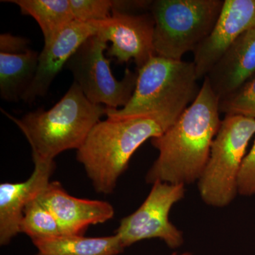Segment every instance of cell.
Wrapping results in <instances>:
<instances>
[{"label": "cell", "instance_id": "cell-11", "mask_svg": "<svg viewBox=\"0 0 255 255\" xmlns=\"http://www.w3.org/2000/svg\"><path fill=\"white\" fill-rule=\"evenodd\" d=\"M102 21L81 22L75 20L49 44L43 46L38 57L36 75L23 96V102L32 104L38 97L46 95L52 82L74 53L84 42L98 33Z\"/></svg>", "mask_w": 255, "mask_h": 255}, {"label": "cell", "instance_id": "cell-23", "mask_svg": "<svg viewBox=\"0 0 255 255\" xmlns=\"http://www.w3.org/2000/svg\"><path fill=\"white\" fill-rule=\"evenodd\" d=\"M170 255H192V254L191 253H189V252H185V253H179V254L177 253H174Z\"/></svg>", "mask_w": 255, "mask_h": 255}, {"label": "cell", "instance_id": "cell-8", "mask_svg": "<svg viewBox=\"0 0 255 255\" xmlns=\"http://www.w3.org/2000/svg\"><path fill=\"white\" fill-rule=\"evenodd\" d=\"M144 202L132 214L121 220L115 231L124 248L137 242L159 239L170 249L184 244V235L169 221V213L174 204L184 199L185 186L157 182Z\"/></svg>", "mask_w": 255, "mask_h": 255}, {"label": "cell", "instance_id": "cell-20", "mask_svg": "<svg viewBox=\"0 0 255 255\" xmlns=\"http://www.w3.org/2000/svg\"><path fill=\"white\" fill-rule=\"evenodd\" d=\"M70 2L75 21H105L112 14V0H70Z\"/></svg>", "mask_w": 255, "mask_h": 255}, {"label": "cell", "instance_id": "cell-14", "mask_svg": "<svg viewBox=\"0 0 255 255\" xmlns=\"http://www.w3.org/2000/svg\"><path fill=\"white\" fill-rule=\"evenodd\" d=\"M23 37L0 36V96L6 102L22 100L36 75L39 53Z\"/></svg>", "mask_w": 255, "mask_h": 255}, {"label": "cell", "instance_id": "cell-16", "mask_svg": "<svg viewBox=\"0 0 255 255\" xmlns=\"http://www.w3.org/2000/svg\"><path fill=\"white\" fill-rule=\"evenodd\" d=\"M32 243L36 255H118L125 250L116 234L97 238L62 235Z\"/></svg>", "mask_w": 255, "mask_h": 255}, {"label": "cell", "instance_id": "cell-12", "mask_svg": "<svg viewBox=\"0 0 255 255\" xmlns=\"http://www.w3.org/2000/svg\"><path fill=\"white\" fill-rule=\"evenodd\" d=\"M37 199L55 216L63 235L68 236H83L89 226L110 221L115 213L108 201L75 197L57 181L48 183Z\"/></svg>", "mask_w": 255, "mask_h": 255}, {"label": "cell", "instance_id": "cell-4", "mask_svg": "<svg viewBox=\"0 0 255 255\" xmlns=\"http://www.w3.org/2000/svg\"><path fill=\"white\" fill-rule=\"evenodd\" d=\"M193 62L154 55L140 69L132 97L125 107L107 108L108 118L154 113L182 114L200 91Z\"/></svg>", "mask_w": 255, "mask_h": 255}, {"label": "cell", "instance_id": "cell-1", "mask_svg": "<svg viewBox=\"0 0 255 255\" xmlns=\"http://www.w3.org/2000/svg\"><path fill=\"white\" fill-rule=\"evenodd\" d=\"M220 114L219 97L205 78L192 104L162 135L151 139L159 155L146 174V182H197L221 126Z\"/></svg>", "mask_w": 255, "mask_h": 255}, {"label": "cell", "instance_id": "cell-17", "mask_svg": "<svg viewBox=\"0 0 255 255\" xmlns=\"http://www.w3.org/2000/svg\"><path fill=\"white\" fill-rule=\"evenodd\" d=\"M4 2L17 5L23 15L36 20L43 33L44 46L62 30L75 21L70 0H10Z\"/></svg>", "mask_w": 255, "mask_h": 255}, {"label": "cell", "instance_id": "cell-22", "mask_svg": "<svg viewBox=\"0 0 255 255\" xmlns=\"http://www.w3.org/2000/svg\"><path fill=\"white\" fill-rule=\"evenodd\" d=\"M113 9L112 11L119 12L130 13L131 11L150 9L152 1L150 0H112Z\"/></svg>", "mask_w": 255, "mask_h": 255}, {"label": "cell", "instance_id": "cell-2", "mask_svg": "<svg viewBox=\"0 0 255 255\" xmlns=\"http://www.w3.org/2000/svg\"><path fill=\"white\" fill-rule=\"evenodd\" d=\"M180 115L154 113L107 117L96 124L76 155L95 191L112 194L135 151L147 140L162 135Z\"/></svg>", "mask_w": 255, "mask_h": 255}, {"label": "cell", "instance_id": "cell-15", "mask_svg": "<svg viewBox=\"0 0 255 255\" xmlns=\"http://www.w3.org/2000/svg\"><path fill=\"white\" fill-rule=\"evenodd\" d=\"M255 74V28L242 34L205 78L219 100L236 91Z\"/></svg>", "mask_w": 255, "mask_h": 255}, {"label": "cell", "instance_id": "cell-10", "mask_svg": "<svg viewBox=\"0 0 255 255\" xmlns=\"http://www.w3.org/2000/svg\"><path fill=\"white\" fill-rule=\"evenodd\" d=\"M253 28L255 0H224L212 31L193 52L198 80L205 78L228 48Z\"/></svg>", "mask_w": 255, "mask_h": 255}, {"label": "cell", "instance_id": "cell-19", "mask_svg": "<svg viewBox=\"0 0 255 255\" xmlns=\"http://www.w3.org/2000/svg\"><path fill=\"white\" fill-rule=\"evenodd\" d=\"M220 113L255 119V74L236 91L219 100Z\"/></svg>", "mask_w": 255, "mask_h": 255}, {"label": "cell", "instance_id": "cell-5", "mask_svg": "<svg viewBox=\"0 0 255 255\" xmlns=\"http://www.w3.org/2000/svg\"><path fill=\"white\" fill-rule=\"evenodd\" d=\"M224 0H155L150 13L155 20V55L182 60L212 31Z\"/></svg>", "mask_w": 255, "mask_h": 255}, {"label": "cell", "instance_id": "cell-18", "mask_svg": "<svg viewBox=\"0 0 255 255\" xmlns=\"http://www.w3.org/2000/svg\"><path fill=\"white\" fill-rule=\"evenodd\" d=\"M20 233L26 235L32 242L63 235L55 216L37 198L30 201L25 208Z\"/></svg>", "mask_w": 255, "mask_h": 255}, {"label": "cell", "instance_id": "cell-21", "mask_svg": "<svg viewBox=\"0 0 255 255\" xmlns=\"http://www.w3.org/2000/svg\"><path fill=\"white\" fill-rule=\"evenodd\" d=\"M238 192L242 196L255 195V140L242 162L238 179Z\"/></svg>", "mask_w": 255, "mask_h": 255}, {"label": "cell", "instance_id": "cell-9", "mask_svg": "<svg viewBox=\"0 0 255 255\" xmlns=\"http://www.w3.org/2000/svg\"><path fill=\"white\" fill-rule=\"evenodd\" d=\"M155 20L151 13L135 14L112 11L108 19L101 22L99 34L112 43L109 56L119 63L133 60L140 69L155 55Z\"/></svg>", "mask_w": 255, "mask_h": 255}, {"label": "cell", "instance_id": "cell-13", "mask_svg": "<svg viewBox=\"0 0 255 255\" xmlns=\"http://www.w3.org/2000/svg\"><path fill=\"white\" fill-rule=\"evenodd\" d=\"M34 170L22 182L0 184V245L8 246L20 233L23 211L28 203L36 199L50 182L55 162L34 164Z\"/></svg>", "mask_w": 255, "mask_h": 255}, {"label": "cell", "instance_id": "cell-6", "mask_svg": "<svg viewBox=\"0 0 255 255\" xmlns=\"http://www.w3.org/2000/svg\"><path fill=\"white\" fill-rule=\"evenodd\" d=\"M255 133V119L227 115L221 121L205 169L197 182L206 205L224 208L238 192V179L247 147Z\"/></svg>", "mask_w": 255, "mask_h": 255}, {"label": "cell", "instance_id": "cell-3", "mask_svg": "<svg viewBox=\"0 0 255 255\" xmlns=\"http://www.w3.org/2000/svg\"><path fill=\"white\" fill-rule=\"evenodd\" d=\"M1 111L26 137L33 163L38 164L54 162L64 151L79 150L96 124L107 116V107L92 103L73 82L50 110L39 109L20 119Z\"/></svg>", "mask_w": 255, "mask_h": 255}, {"label": "cell", "instance_id": "cell-7", "mask_svg": "<svg viewBox=\"0 0 255 255\" xmlns=\"http://www.w3.org/2000/svg\"><path fill=\"white\" fill-rule=\"evenodd\" d=\"M108 41L97 33L87 39L67 63L87 100L96 105L118 110L125 107L132 97L136 85L137 72L126 70L122 80L112 73L110 60L106 58Z\"/></svg>", "mask_w": 255, "mask_h": 255}]
</instances>
